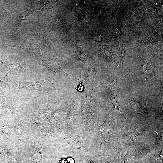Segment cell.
Segmentation results:
<instances>
[{
	"label": "cell",
	"instance_id": "5",
	"mask_svg": "<svg viewBox=\"0 0 163 163\" xmlns=\"http://www.w3.org/2000/svg\"><path fill=\"white\" fill-rule=\"evenodd\" d=\"M113 107L115 111H117L119 110V104L121 102L120 98L118 96H116L112 100Z\"/></svg>",
	"mask_w": 163,
	"mask_h": 163
},
{
	"label": "cell",
	"instance_id": "10",
	"mask_svg": "<svg viewBox=\"0 0 163 163\" xmlns=\"http://www.w3.org/2000/svg\"><path fill=\"white\" fill-rule=\"evenodd\" d=\"M83 86L82 84H80L78 85L77 87V90L78 92H82L84 90Z\"/></svg>",
	"mask_w": 163,
	"mask_h": 163
},
{
	"label": "cell",
	"instance_id": "7",
	"mask_svg": "<svg viewBox=\"0 0 163 163\" xmlns=\"http://www.w3.org/2000/svg\"><path fill=\"white\" fill-rule=\"evenodd\" d=\"M11 14L12 13L11 11H8L5 14L0 16V24Z\"/></svg>",
	"mask_w": 163,
	"mask_h": 163
},
{
	"label": "cell",
	"instance_id": "8",
	"mask_svg": "<svg viewBox=\"0 0 163 163\" xmlns=\"http://www.w3.org/2000/svg\"><path fill=\"white\" fill-rule=\"evenodd\" d=\"M143 70L146 73H150L152 71V69L150 65L145 63L143 67Z\"/></svg>",
	"mask_w": 163,
	"mask_h": 163
},
{
	"label": "cell",
	"instance_id": "2",
	"mask_svg": "<svg viewBox=\"0 0 163 163\" xmlns=\"http://www.w3.org/2000/svg\"><path fill=\"white\" fill-rule=\"evenodd\" d=\"M144 156V154L136 150H129L120 163H138Z\"/></svg>",
	"mask_w": 163,
	"mask_h": 163
},
{
	"label": "cell",
	"instance_id": "1",
	"mask_svg": "<svg viewBox=\"0 0 163 163\" xmlns=\"http://www.w3.org/2000/svg\"><path fill=\"white\" fill-rule=\"evenodd\" d=\"M54 83L48 80L27 82H17L14 85L19 89L35 90L48 93L53 91Z\"/></svg>",
	"mask_w": 163,
	"mask_h": 163
},
{
	"label": "cell",
	"instance_id": "4",
	"mask_svg": "<svg viewBox=\"0 0 163 163\" xmlns=\"http://www.w3.org/2000/svg\"><path fill=\"white\" fill-rule=\"evenodd\" d=\"M29 13L25 11L22 12L19 18L17 20L15 25V28H18L19 27L25 20H28L30 19V14Z\"/></svg>",
	"mask_w": 163,
	"mask_h": 163
},
{
	"label": "cell",
	"instance_id": "6",
	"mask_svg": "<svg viewBox=\"0 0 163 163\" xmlns=\"http://www.w3.org/2000/svg\"><path fill=\"white\" fill-rule=\"evenodd\" d=\"M121 161L118 158L113 157L102 160L101 163H120Z\"/></svg>",
	"mask_w": 163,
	"mask_h": 163
},
{
	"label": "cell",
	"instance_id": "3",
	"mask_svg": "<svg viewBox=\"0 0 163 163\" xmlns=\"http://www.w3.org/2000/svg\"><path fill=\"white\" fill-rule=\"evenodd\" d=\"M56 1H40L34 3V10H47L52 7L53 5Z\"/></svg>",
	"mask_w": 163,
	"mask_h": 163
},
{
	"label": "cell",
	"instance_id": "12",
	"mask_svg": "<svg viewBox=\"0 0 163 163\" xmlns=\"http://www.w3.org/2000/svg\"></svg>",
	"mask_w": 163,
	"mask_h": 163
},
{
	"label": "cell",
	"instance_id": "9",
	"mask_svg": "<svg viewBox=\"0 0 163 163\" xmlns=\"http://www.w3.org/2000/svg\"><path fill=\"white\" fill-rule=\"evenodd\" d=\"M14 85L10 84L2 81L0 79V87L4 88H9L14 87Z\"/></svg>",
	"mask_w": 163,
	"mask_h": 163
},
{
	"label": "cell",
	"instance_id": "11",
	"mask_svg": "<svg viewBox=\"0 0 163 163\" xmlns=\"http://www.w3.org/2000/svg\"><path fill=\"white\" fill-rule=\"evenodd\" d=\"M114 32L117 36H120L121 31L119 28L117 27V28H116Z\"/></svg>",
	"mask_w": 163,
	"mask_h": 163
}]
</instances>
